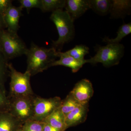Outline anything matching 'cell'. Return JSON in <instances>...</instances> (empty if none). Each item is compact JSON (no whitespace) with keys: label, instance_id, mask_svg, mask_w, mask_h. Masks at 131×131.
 Listing matches in <instances>:
<instances>
[{"label":"cell","instance_id":"obj_9","mask_svg":"<svg viewBox=\"0 0 131 131\" xmlns=\"http://www.w3.org/2000/svg\"><path fill=\"white\" fill-rule=\"evenodd\" d=\"M89 103L81 104L65 116L67 129L85 122L89 112Z\"/></svg>","mask_w":131,"mask_h":131},{"label":"cell","instance_id":"obj_6","mask_svg":"<svg viewBox=\"0 0 131 131\" xmlns=\"http://www.w3.org/2000/svg\"><path fill=\"white\" fill-rule=\"evenodd\" d=\"M62 102L61 98L58 96L50 98H33V113L30 120L43 121L54 110L60 107Z\"/></svg>","mask_w":131,"mask_h":131},{"label":"cell","instance_id":"obj_19","mask_svg":"<svg viewBox=\"0 0 131 131\" xmlns=\"http://www.w3.org/2000/svg\"><path fill=\"white\" fill-rule=\"evenodd\" d=\"M81 103L69 93L66 98L62 100L60 108L63 114L66 116L69 113L74 110L75 108L80 105Z\"/></svg>","mask_w":131,"mask_h":131},{"label":"cell","instance_id":"obj_1","mask_svg":"<svg viewBox=\"0 0 131 131\" xmlns=\"http://www.w3.org/2000/svg\"><path fill=\"white\" fill-rule=\"evenodd\" d=\"M57 51L54 47H40L32 42L25 55L27 57L26 71L31 76L43 72L50 67L58 57Z\"/></svg>","mask_w":131,"mask_h":131},{"label":"cell","instance_id":"obj_12","mask_svg":"<svg viewBox=\"0 0 131 131\" xmlns=\"http://www.w3.org/2000/svg\"><path fill=\"white\" fill-rule=\"evenodd\" d=\"M57 56L59 59L56 60L51 64V66H62L70 68L73 73L78 72L86 63V59L81 61L77 60L70 56L63 54L61 51H58Z\"/></svg>","mask_w":131,"mask_h":131},{"label":"cell","instance_id":"obj_2","mask_svg":"<svg viewBox=\"0 0 131 131\" xmlns=\"http://www.w3.org/2000/svg\"><path fill=\"white\" fill-rule=\"evenodd\" d=\"M50 19L56 27L59 37L52 41V47L61 51L64 45L73 39L75 35L74 20L66 11L58 9L52 12Z\"/></svg>","mask_w":131,"mask_h":131},{"label":"cell","instance_id":"obj_18","mask_svg":"<svg viewBox=\"0 0 131 131\" xmlns=\"http://www.w3.org/2000/svg\"><path fill=\"white\" fill-rule=\"evenodd\" d=\"M89 48L86 46L80 45H76L73 49L62 53L64 55L70 56L77 60L83 61L85 60L84 56L89 53Z\"/></svg>","mask_w":131,"mask_h":131},{"label":"cell","instance_id":"obj_25","mask_svg":"<svg viewBox=\"0 0 131 131\" xmlns=\"http://www.w3.org/2000/svg\"><path fill=\"white\" fill-rule=\"evenodd\" d=\"M12 0H0V15L3 16L10 7L13 6Z\"/></svg>","mask_w":131,"mask_h":131},{"label":"cell","instance_id":"obj_28","mask_svg":"<svg viewBox=\"0 0 131 131\" xmlns=\"http://www.w3.org/2000/svg\"><path fill=\"white\" fill-rule=\"evenodd\" d=\"M15 131H24V130H23V129H22V128L21 127H20V128H18V129H17V130H16Z\"/></svg>","mask_w":131,"mask_h":131},{"label":"cell","instance_id":"obj_26","mask_svg":"<svg viewBox=\"0 0 131 131\" xmlns=\"http://www.w3.org/2000/svg\"><path fill=\"white\" fill-rule=\"evenodd\" d=\"M45 123V122H44ZM43 131H62L59 129L55 128L49 124L45 123L43 127Z\"/></svg>","mask_w":131,"mask_h":131},{"label":"cell","instance_id":"obj_16","mask_svg":"<svg viewBox=\"0 0 131 131\" xmlns=\"http://www.w3.org/2000/svg\"><path fill=\"white\" fill-rule=\"evenodd\" d=\"M90 9L100 15L110 13L112 5L110 0H89Z\"/></svg>","mask_w":131,"mask_h":131},{"label":"cell","instance_id":"obj_10","mask_svg":"<svg viewBox=\"0 0 131 131\" xmlns=\"http://www.w3.org/2000/svg\"><path fill=\"white\" fill-rule=\"evenodd\" d=\"M64 8L74 21L90 9L89 0H67Z\"/></svg>","mask_w":131,"mask_h":131},{"label":"cell","instance_id":"obj_20","mask_svg":"<svg viewBox=\"0 0 131 131\" xmlns=\"http://www.w3.org/2000/svg\"><path fill=\"white\" fill-rule=\"evenodd\" d=\"M41 10L44 12H53L63 9L65 7V0H42Z\"/></svg>","mask_w":131,"mask_h":131},{"label":"cell","instance_id":"obj_24","mask_svg":"<svg viewBox=\"0 0 131 131\" xmlns=\"http://www.w3.org/2000/svg\"><path fill=\"white\" fill-rule=\"evenodd\" d=\"M3 87L0 86V113L9 112L10 101L6 96Z\"/></svg>","mask_w":131,"mask_h":131},{"label":"cell","instance_id":"obj_8","mask_svg":"<svg viewBox=\"0 0 131 131\" xmlns=\"http://www.w3.org/2000/svg\"><path fill=\"white\" fill-rule=\"evenodd\" d=\"M70 93L79 103L86 104L89 103L93 95L94 89L91 82L84 79L78 82Z\"/></svg>","mask_w":131,"mask_h":131},{"label":"cell","instance_id":"obj_15","mask_svg":"<svg viewBox=\"0 0 131 131\" xmlns=\"http://www.w3.org/2000/svg\"><path fill=\"white\" fill-rule=\"evenodd\" d=\"M21 124L9 112L0 113V131H15Z\"/></svg>","mask_w":131,"mask_h":131},{"label":"cell","instance_id":"obj_22","mask_svg":"<svg viewBox=\"0 0 131 131\" xmlns=\"http://www.w3.org/2000/svg\"><path fill=\"white\" fill-rule=\"evenodd\" d=\"M44 124L43 121L29 120L24 123L21 128L24 131H43Z\"/></svg>","mask_w":131,"mask_h":131},{"label":"cell","instance_id":"obj_21","mask_svg":"<svg viewBox=\"0 0 131 131\" xmlns=\"http://www.w3.org/2000/svg\"><path fill=\"white\" fill-rule=\"evenodd\" d=\"M8 61L0 51V86L3 87L7 77L9 74Z\"/></svg>","mask_w":131,"mask_h":131},{"label":"cell","instance_id":"obj_14","mask_svg":"<svg viewBox=\"0 0 131 131\" xmlns=\"http://www.w3.org/2000/svg\"><path fill=\"white\" fill-rule=\"evenodd\" d=\"M43 122L62 131H65L67 129L65 123V116L60 107L54 110L45 118Z\"/></svg>","mask_w":131,"mask_h":131},{"label":"cell","instance_id":"obj_11","mask_svg":"<svg viewBox=\"0 0 131 131\" xmlns=\"http://www.w3.org/2000/svg\"><path fill=\"white\" fill-rule=\"evenodd\" d=\"M23 9L20 6L17 7L13 5L8 9L3 16L4 22L8 30L17 33L19 28V21L22 15Z\"/></svg>","mask_w":131,"mask_h":131},{"label":"cell","instance_id":"obj_27","mask_svg":"<svg viewBox=\"0 0 131 131\" xmlns=\"http://www.w3.org/2000/svg\"><path fill=\"white\" fill-rule=\"evenodd\" d=\"M6 28L3 17L0 15V31Z\"/></svg>","mask_w":131,"mask_h":131},{"label":"cell","instance_id":"obj_7","mask_svg":"<svg viewBox=\"0 0 131 131\" xmlns=\"http://www.w3.org/2000/svg\"><path fill=\"white\" fill-rule=\"evenodd\" d=\"M33 99L32 96L13 98L9 113L21 124L30 120L33 113Z\"/></svg>","mask_w":131,"mask_h":131},{"label":"cell","instance_id":"obj_13","mask_svg":"<svg viewBox=\"0 0 131 131\" xmlns=\"http://www.w3.org/2000/svg\"><path fill=\"white\" fill-rule=\"evenodd\" d=\"M131 1L113 0L110 13L112 18H124L131 11Z\"/></svg>","mask_w":131,"mask_h":131},{"label":"cell","instance_id":"obj_23","mask_svg":"<svg viewBox=\"0 0 131 131\" xmlns=\"http://www.w3.org/2000/svg\"><path fill=\"white\" fill-rule=\"evenodd\" d=\"M20 6L22 8H26L29 13L32 8H38L42 9V0H19Z\"/></svg>","mask_w":131,"mask_h":131},{"label":"cell","instance_id":"obj_17","mask_svg":"<svg viewBox=\"0 0 131 131\" xmlns=\"http://www.w3.org/2000/svg\"><path fill=\"white\" fill-rule=\"evenodd\" d=\"M131 32V23L124 24L121 26L117 32V36L114 39H109L105 37L103 39V42L110 43H118L124 38L129 35Z\"/></svg>","mask_w":131,"mask_h":131},{"label":"cell","instance_id":"obj_3","mask_svg":"<svg viewBox=\"0 0 131 131\" xmlns=\"http://www.w3.org/2000/svg\"><path fill=\"white\" fill-rule=\"evenodd\" d=\"M125 47L121 44H107L105 46H97L96 54L89 59H86V63L92 64L101 63L105 67L117 65L124 56Z\"/></svg>","mask_w":131,"mask_h":131},{"label":"cell","instance_id":"obj_4","mask_svg":"<svg viewBox=\"0 0 131 131\" xmlns=\"http://www.w3.org/2000/svg\"><path fill=\"white\" fill-rule=\"evenodd\" d=\"M27 49L17 33L6 29L0 31V51L7 61L25 55Z\"/></svg>","mask_w":131,"mask_h":131},{"label":"cell","instance_id":"obj_5","mask_svg":"<svg viewBox=\"0 0 131 131\" xmlns=\"http://www.w3.org/2000/svg\"><path fill=\"white\" fill-rule=\"evenodd\" d=\"M8 68L11 78L10 93L13 98L32 96L30 73L27 71L24 73L17 71L12 63H9Z\"/></svg>","mask_w":131,"mask_h":131}]
</instances>
